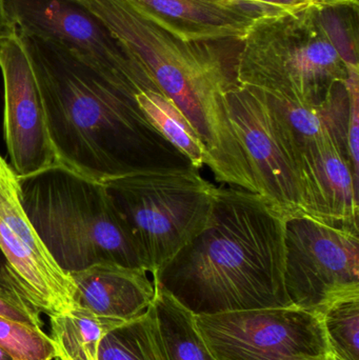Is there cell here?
I'll return each instance as SVG.
<instances>
[{
  "instance_id": "obj_23",
  "label": "cell",
  "mask_w": 359,
  "mask_h": 360,
  "mask_svg": "<svg viewBox=\"0 0 359 360\" xmlns=\"http://www.w3.org/2000/svg\"><path fill=\"white\" fill-rule=\"evenodd\" d=\"M0 348L13 360H54V342L44 330L0 316Z\"/></svg>"
},
{
  "instance_id": "obj_22",
  "label": "cell",
  "mask_w": 359,
  "mask_h": 360,
  "mask_svg": "<svg viewBox=\"0 0 359 360\" xmlns=\"http://www.w3.org/2000/svg\"><path fill=\"white\" fill-rule=\"evenodd\" d=\"M322 319L331 355L337 360H359V296L331 304Z\"/></svg>"
},
{
  "instance_id": "obj_13",
  "label": "cell",
  "mask_w": 359,
  "mask_h": 360,
  "mask_svg": "<svg viewBox=\"0 0 359 360\" xmlns=\"http://www.w3.org/2000/svg\"><path fill=\"white\" fill-rule=\"evenodd\" d=\"M303 212L326 224L359 231L358 179L347 143L322 136L301 147Z\"/></svg>"
},
{
  "instance_id": "obj_10",
  "label": "cell",
  "mask_w": 359,
  "mask_h": 360,
  "mask_svg": "<svg viewBox=\"0 0 359 360\" xmlns=\"http://www.w3.org/2000/svg\"><path fill=\"white\" fill-rule=\"evenodd\" d=\"M226 101L257 193L282 215L303 212L301 150L286 127L259 91L236 84Z\"/></svg>"
},
{
  "instance_id": "obj_24",
  "label": "cell",
  "mask_w": 359,
  "mask_h": 360,
  "mask_svg": "<svg viewBox=\"0 0 359 360\" xmlns=\"http://www.w3.org/2000/svg\"><path fill=\"white\" fill-rule=\"evenodd\" d=\"M40 314L13 275L0 276V316L42 330Z\"/></svg>"
},
{
  "instance_id": "obj_6",
  "label": "cell",
  "mask_w": 359,
  "mask_h": 360,
  "mask_svg": "<svg viewBox=\"0 0 359 360\" xmlns=\"http://www.w3.org/2000/svg\"><path fill=\"white\" fill-rule=\"evenodd\" d=\"M105 186L152 275L206 226L216 188L197 170L137 173Z\"/></svg>"
},
{
  "instance_id": "obj_4",
  "label": "cell",
  "mask_w": 359,
  "mask_h": 360,
  "mask_svg": "<svg viewBox=\"0 0 359 360\" xmlns=\"http://www.w3.org/2000/svg\"><path fill=\"white\" fill-rule=\"evenodd\" d=\"M18 179L23 207L65 272L100 262L147 271L105 184L59 164Z\"/></svg>"
},
{
  "instance_id": "obj_12",
  "label": "cell",
  "mask_w": 359,
  "mask_h": 360,
  "mask_svg": "<svg viewBox=\"0 0 359 360\" xmlns=\"http://www.w3.org/2000/svg\"><path fill=\"white\" fill-rule=\"evenodd\" d=\"M0 71L4 78V134L10 166L17 176L25 177L58 164L39 88L17 31L0 39Z\"/></svg>"
},
{
  "instance_id": "obj_16",
  "label": "cell",
  "mask_w": 359,
  "mask_h": 360,
  "mask_svg": "<svg viewBox=\"0 0 359 360\" xmlns=\"http://www.w3.org/2000/svg\"><path fill=\"white\" fill-rule=\"evenodd\" d=\"M259 92L286 127L299 150L303 143L328 135L347 143L350 116L347 82L341 84L326 103L309 107L285 103Z\"/></svg>"
},
{
  "instance_id": "obj_8",
  "label": "cell",
  "mask_w": 359,
  "mask_h": 360,
  "mask_svg": "<svg viewBox=\"0 0 359 360\" xmlns=\"http://www.w3.org/2000/svg\"><path fill=\"white\" fill-rule=\"evenodd\" d=\"M216 360H325L331 356L322 315L295 307L197 315Z\"/></svg>"
},
{
  "instance_id": "obj_29",
  "label": "cell",
  "mask_w": 359,
  "mask_h": 360,
  "mask_svg": "<svg viewBox=\"0 0 359 360\" xmlns=\"http://www.w3.org/2000/svg\"><path fill=\"white\" fill-rule=\"evenodd\" d=\"M0 360H13L12 357L0 348Z\"/></svg>"
},
{
  "instance_id": "obj_27",
  "label": "cell",
  "mask_w": 359,
  "mask_h": 360,
  "mask_svg": "<svg viewBox=\"0 0 359 360\" xmlns=\"http://www.w3.org/2000/svg\"><path fill=\"white\" fill-rule=\"evenodd\" d=\"M16 31V27H12L8 22V18H6V13H4V0H0V39L8 37Z\"/></svg>"
},
{
  "instance_id": "obj_20",
  "label": "cell",
  "mask_w": 359,
  "mask_h": 360,
  "mask_svg": "<svg viewBox=\"0 0 359 360\" xmlns=\"http://www.w3.org/2000/svg\"><path fill=\"white\" fill-rule=\"evenodd\" d=\"M98 359L169 360L152 304L141 316L122 323L103 338Z\"/></svg>"
},
{
  "instance_id": "obj_18",
  "label": "cell",
  "mask_w": 359,
  "mask_h": 360,
  "mask_svg": "<svg viewBox=\"0 0 359 360\" xmlns=\"http://www.w3.org/2000/svg\"><path fill=\"white\" fill-rule=\"evenodd\" d=\"M48 319L50 338L54 342L56 357L60 360H99L101 340L124 323L97 316L80 307Z\"/></svg>"
},
{
  "instance_id": "obj_26",
  "label": "cell",
  "mask_w": 359,
  "mask_h": 360,
  "mask_svg": "<svg viewBox=\"0 0 359 360\" xmlns=\"http://www.w3.org/2000/svg\"><path fill=\"white\" fill-rule=\"evenodd\" d=\"M322 1V0H233L234 4H242L254 11L259 17L299 12L316 6Z\"/></svg>"
},
{
  "instance_id": "obj_19",
  "label": "cell",
  "mask_w": 359,
  "mask_h": 360,
  "mask_svg": "<svg viewBox=\"0 0 359 360\" xmlns=\"http://www.w3.org/2000/svg\"><path fill=\"white\" fill-rule=\"evenodd\" d=\"M136 101L150 124L200 171L206 164V150L193 127L159 89H147Z\"/></svg>"
},
{
  "instance_id": "obj_21",
  "label": "cell",
  "mask_w": 359,
  "mask_h": 360,
  "mask_svg": "<svg viewBox=\"0 0 359 360\" xmlns=\"http://www.w3.org/2000/svg\"><path fill=\"white\" fill-rule=\"evenodd\" d=\"M314 8L347 69H359L358 0H322Z\"/></svg>"
},
{
  "instance_id": "obj_7",
  "label": "cell",
  "mask_w": 359,
  "mask_h": 360,
  "mask_svg": "<svg viewBox=\"0 0 359 360\" xmlns=\"http://www.w3.org/2000/svg\"><path fill=\"white\" fill-rule=\"evenodd\" d=\"M285 287L295 308L322 315L359 296V231L303 212L285 215Z\"/></svg>"
},
{
  "instance_id": "obj_1",
  "label": "cell",
  "mask_w": 359,
  "mask_h": 360,
  "mask_svg": "<svg viewBox=\"0 0 359 360\" xmlns=\"http://www.w3.org/2000/svg\"><path fill=\"white\" fill-rule=\"evenodd\" d=\"M18 35L59 165L103 184L137 173L195 170L150 124L136 101L141 91L55 42Z\"/></svg>"
},
{
  "instance_id": "obj_17",
  "label": "cell",
  "mask_w": 359,
  "mask_h": 360,
  "mask_svg": "<svg viewBox=\"0 0 359 360\" xmlns=\"http://www.w3.org/2000/svg\"><path fill=\"white\" fill-rule=\"evenodd\" d=\"M152 307L169 360H216L196 325L195 315L157 285Z\"/></svg>"
},
{
  "instance_id": "obj_28",
  "label": "cell",
  "mask_w": 359,
  "mask_h": 360,
  "mask_svg": "<svg viewBox=\"0 0 359 360\" xmlns=\"http://www.w3.org/2000/svg\"><path fill=\"white\" fill-rule=\"evenodd\" d=\"M8 275H13L11 273L10 268H8V262L0 248V276H8Z\"/></svg>"
},
{
  "instance_id": "obj_30",
  "label": "cell",
  "mask_w": 359,
  "mask_h": 360,
  "mask_svg": "<svg viewBox=\"0 0 359 360\" xmlns=\"http://www.w3.org/2000/svg\"><path fill=\"white\" fill-rule=\"evenodd\" d=\"M325 360H337L334 359V357L332 356V355H331L330 357H329V359H325Z\"/></svg>"
},
{
  "instance_id": "obj_9",
  "label": "cell",
  "mask_w": 359,
  "mask_h": 360,
  "mask_svg": "<svg viewBox=\"0 0 359 360\" xmlns=\"http://www.w3.org/2000/svg\"><path fill=\"white\" fill-rule=\"evenodd\" d=\"M12 27L50 40L137 90L158 89L141 61L80 0H4Z\"/></svg>"
},
{
  "instance_id": "obj_15",
  "label": "cell",
  "mask_w": 359,
  "mask_h": 360,
  "mask_svg": "<svg viewBox=\"0 0 359 360\" xmlns=\"http://www.w3.org/2000/svg\"><path fill=\"white\" fill-rule=\"evenodd\" d=\"M76 306L99 317L126 323L151 307L155 285L143 269L100 262L71 273Z\"/></svg>"
},
{
  "instance_id": "obj_31",
  "label": "cell",
  "mask_w": 359,
  "mask_h": 360,
  "mask_svg": "<svg viewBox=\"0 0 359 360\" xmlns=\"http://www.w3.org/2000/svg\"><path fill=\"white\" fill-rule=\"evenodd\" d=\"M54 360H60V359H57V357H56V359H55Z\"/></svg>"
},
{
  "instance_id": "obj_5",
  "label": "cell",
  "mask_w": 359,
  "mask_h": 360,
  "mask_svg": "<svg viewBox=\"0 0 359 360\" xmlns=\"http://www.w3.org/2000/svg\"><path fill=\"white\" fill-rule=\"evenodd\" d=\"M234 73L238 86L305 107L326 103L349 78L314 6L257 17L240 41Z\"/></svg>"
},
{
  "instance_id": "obj_2",
  "label": "cell",
  "mask_w": 359,
  "mask_h": 360,
  "mask_svg": "<svg viewBox=\"0 0 359 360\" xmlns=\"http://www.w3.org/2000/svg\"><path fill=\"white\" fill-rule=\"evenodd\" d=\"M285 215L250 191L216 188L206 226L153 276L195 315L293 307L285 287Z\"/></svg>"
},
{
  "instance_id": "obj_11",
  "label": "cell",
  "mask_w": 359,
  "mask_h": 360,
  "mask_svg": "<svg viewBox=\"0 0 359 360\" xmlns=\"http://www.w3.org/2000/svg\"><path fill=\"white\" fill-rule=\"evenodd\" d=\"M0 248L14 278L48 317L76 308V288L55 262L23 207L16 173L0 155Z\"/></svg>"
},
{
  "instance_id": "obj_25",
  "label": "cell",
  "mask_w": 359,
  "mask_h": 360,
  "mask_svg": "<svg viewBox=\"0 0 359 360\" xmlns=\"http://www.w3.org/2000/svg\"><path fill=\"white\" fill-rule=\"evenodd\" d=\"M347 86L350 95V116L348 122V151L356 179H359V69H348Z\"/></svg>"
},
{
  "instance_id": "obj_14",
  "label": "cell",
  "mask_w": 359,
  "mask_h": 360,
  "mask_svg": "<svg viewBox=\"0 0 359 360\" xmlns=\"http://www.w3.org/2000/svg\"><path fill=\"white\" fill-rule=\"evenodd\" d=\"M150 20L189 41L240 42L253 21L254 11L233 0H126Z\"/></svg>"
},
{
  "instance_id": "obj_3",
  "label": "cell",
  "mask_w": 359,
  "mask_h": 360,
  "mask_svg": "<svg viewBox=\"0 0 359 360\" xmlns=\"http://www.w3.org/2000/svg\"><path fill=\"white\" fill-rule=\"evenodd\" d=\"M137 57L160 91L187 118L206 150L217 181L256 193L228 114L234 65L216 44L189 41L135 10L126 0H80Z\"/></svg>"
}]
</instances>
